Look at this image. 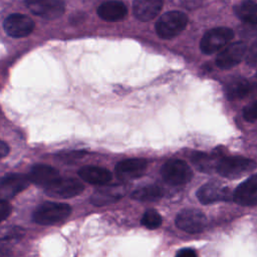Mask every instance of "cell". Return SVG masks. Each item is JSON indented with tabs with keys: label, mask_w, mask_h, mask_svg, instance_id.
Instances as JSON below:
<instances>
[{
	"label": "cell",
	"mask_w": 257,
	"mask_h": 257,
	"mask_svg": "<svg viewBox=\"0 0 257 257\" xmlns=\"http://www.w3.org/2000/svg\"><path fill=\"white\" fill-rule=\"evenodd\" d=\"M219 161L216 162V156L208 155L205 153H195L192 156V163L195 165V167L202 172L209 173L213 170V168L217 167Z\"/></svg>",
	"instance_id": "603a6c76"
},
{
	"label": "cell",
	"mask_w": 257,
	"mask_h": 257,
	"mask_svg": "<svg viewBox=\"0 0 257 257\" xmlns=\"http://www.w3.org/2000/svg\"><path fill=\"white\" fill-rule=\"evenodd\" d=\"M125 191V188L121 185L101 187L93 192L90 202L94 206H105L120 200L124 196Z\"/></svg>",
	"instance_id": "9a60e30c"
},
{
	"label": "cell",
	"mask_w": 257,
	"mask_h": 257,
	"mask_svg": "<svg viewBox=\"0 0 257 257\" xmlns=\"http://www.w3.org/2000/svg\"><path fill=\"white\" fill-rule=\"evenodd\" d=\"M243 117L249 122L257 120V100L249 103L243 108Z\"/></svg>",
	"instance_id": "d4e9b609"
},
{
	"label": "cell",
	"mask_w": 257,
	"mask_h": 257,
	"mask_svg": "<svg viewBox=\"0 0 257 257\" xmlns=\"http://www.w3.org/2000/svg\"><path fill=\"white\" fill-rule=\"evenodd\" d=\"M0 153H1V158H4L9 154V147L5 142H1Z\"/></svg>",
	"instance_id": "83f0119b"
},
{
	"label": "cell",
	"mask_w": 257,
	"mask_h": 257,
	"mask_svg": "<svg viewBox=\"0 0 257 257\" xmlns=\"http://www.w3.org/2000/svg\"><path fill=\"white\" fill-rule=\"evenodd\" d=\"M71 213V207L65 203L45 202L39 205L32 214L33 221L40 225H53L66 219Z\"/></svg>",
	"instance_id": "7a4b0ae2"
},
{
	"label": "cell",
	"mask_w": 257,
	"mask_h": 257,
	"mask_svg": "<svg viewBox=\"0 0 257 257\" xmlns=\"http://www.w3.org/2000/svg\"><path fill=\"white\" fill-rule=\"evenodd\" d=\"M257 164L254 160L245 157L234 156L221 158L217 164V173L227 179H238L256 169Z\"/></svg>",
	"instance_id": "6da1fadb"
},
{
	"label": "cell",
	"mask_w": 257,
	"mask_h": 257,
	"mask_svg": "<svg viewBox=\"0 0 257 257\" xmlns=\"http://www.w3.org/2000/svg\"><path fill=\"white\" fill-rule=\"evenodd\" d=\"M127 9L120 1H106L97 8L98 16L105 21H119L125 17Z\"/></svg>",
	"instance_id": "d6986e66"
},
{
	"label": "cell",
	"mask_w": 257,
	"mask_h": 257,
	"mask_svg": "<svg viewBox=\"0 0 257 257\" xmlns=\"http://www.w3.org/2000/svg\"><path fill=\"white\" fill-rule=\"evenodd\" d=\"M161 175L165 182L173 186H181L189 183L193 178V172L185 161L172 159L161 168Z\"/></svg>",
	"instance_id": "277c9868"
},
{
	"label": "cell",
	"mask_w": 257,
	"mask_h": 257,
	"mask_svg": "<svg viewBox=\"0 0 257 257\" xmlns=\"http://www.w3.org/2000/svg\"><path fill=\"white\" fill-rule=\"evenodd\" d=\"M11 214V206L8 203L7 200H3L1 199L0 201V217H1V221L6 220L9 215Z\"/></svg>",
	"instance_id": "484cf974"
},
{
	"label": "cell",
	"mask_w": 257,
	"mask_h": 257,
	"mask_svg": "<svg viewBox=\"0 0 257 257\" xmlns=\"http://www.w3.org/2000/svg\"><path fill=\"white\" fill-rule=\"evenodd\" d=\"M30 181L27 176L18 173L6 174L0 182V196L3 200H9L26 189Z\"/></svg>",
	"instance_id": "7c38bea8"
},
{
	"label": "cell",
	"mask_w": 257,
	"mask_h": 257,
	"mask_svg": "<svg viewBox=\"0 0 257 257\" xmlns=\"http://www.w3.org/2000/svg\"><path fill=\"white\" fill-rule=\"evenodd\" d=\"M233 200L241 206L257 205V174L249 177L235 189Z\"/></svg>",
	"instance_id": "5bb4252c"
},
{
	"label": "cell",
	"mask_w": 257,
	"mask_h": 257,
	"mask_svg": "<svg viewBox=\"0 0 257 257\" xmlns=\"http://www.w3.org/2000/svg\"><path fill=\"white\" fill-rule=\"evenodd\" d=\"M141 223L148 229H157L162 224V217L156 210L149 209L144 213Z\"/></svg>",
	"instance_id": "cb8c5ba5"
},
{
	"label": "cell",
	"mask_w": 257,
	"mask_h": 257,
	"mask_svg": "<svg viewBox=\"0 0 257 257\" xmlns=\"http://www.w3.org/2000/svg\"><path fill=\"white\" fill-rule=\"evenodd\" d=\"M24 2L33 14L48 20L60 17L65 9L63 0H24Z\"/></svg>",
	"instance_id": "ba28073f"
},
{
	"label": "cell",
	"mask_w": 257,
	"mask_h": 257,
	"mask_svg": "<svg viewBox=\"0 0 257 257\" xmlns=\"http://www.w3.org/2000/svg\"><path fill=\"white\" fill-rule=\"evenodd\" d=\"M188 17L181 11H170L163 14L156 23V31L163 39H172L187 26Z\"/></svg>",
	"instance_id": "3957f363"
},
{
	"label": "cell",
	"mask_w": 257,
	"mask_h": 257,
	"mask_svg": "<svg viewBox=\"0 0 257 257\" xmlns=\"http://www.w3.org/2000/svg\"><path fill=\"white\" fill-rule=\"evenodd\" d=\"M197 198L204 204H212L220 201H229L233 198V194L229 188L223 186L218 182H209L203 185L197 191Z\"/></svg>",
	"instance_id": "30bf717a"
},
{
	"label": "cell",
	"mask_w": 257,
	"mask_h": 257,
	"mask_svg": "<svg viewBox=\"0 0 257 257\" xmlns=\"http://www.w3.org/2000/svg\"><path fill=\"white\" fill-rule=\"evenodd\" d=\"M27 177L34 185L45 188L59 178V172L51 166L38 164L30 169Z\"/></svg>",
	"instance_id": "2e32d148"
},
{
	"label": "cell",
	"mask_w": 257,
	"mask_h": 257,
	"mask_svg": "<svg viewBox=\"0 0 257 257\" xmlns=\"http://www.w3.org/2000/svg\"><path fill=\"white\" fill-rule=\"evenodd\" d=\"M246 44L243 41L233 42L225 46L216 57V64L221 69H229L239 64L246 53Z\"/></svg>",
	"instance_id": "9c48e42d"
},
{
	"label": "cell",
	"mask_w": 257,
	"mask_h": 257,
	"mask_svg": "<svg viewBox=\"0 0 257 257\" xmlns=\"http://www.w3.org/2000/svg\"><path fill=\"white\" fill-rule=\"evenodd\" d=\"M163 3L164 0H134V14L141 21H150L159 14Z\"/></svg>",
	"instance_id": "e0dca14e"
},
{
	"label": "cell",
	"mask_w": 257,
	"mask_h": 257,
	"mask_svg": "<svg viewBox=\"0 0 257 257\" xmlns=\"http://www.w3.org/2000/svg\"><path fill=\"white\" fill-rule=\"evenodd\" d=\"M176 225L179 229L190 233H201L207 226V218L203 212L197 209H184L176 217Z\"/></svg>",
	"instance_id": "52a82bcc"
},
{
	"label": "cell",
	"mask_w": 257,
	"mask_h": 257,
	"mask_svg": "<svg viewBox=\"0 0 257 257\" xmlns=\"http://www.w3.org/2000/svg\"><path fill=\"white\" fill-rule=\"evenodd\" d=\"M164 195V191L162 188L156 185H149L145 187H141L135 190L131 197L137 201L142 202H155L160 200Z\"/></svg>",
	"instance_id": "7402d4cb"
},
{
	"label": "cell",
	"mask_w": 257,
	"mask_h": 257,
	"mask_svg": "<svg viewBox=\"0 0 257 257\" xmlns=\"http://www.w3.org/2000/svg\"><path fill=\"white\" fill-rule=\"evenodd\" d=\"M3 27L5 32L14 38L25 37L34 29L33 20L23 14H11L4 20Z\"/></svg>",
	"instance_id": "8fae6325"
},
{
	"label": "cell",
	"mask_w": 257,
	"mask_h": 257,
	"mask_svg": "<svg viewBox=\"0 0 257 257\" xmlns=\"http://www.w3.org/2000/svg\"><path fill=\"white\" fill-rule=\"evenodd\" d=\"M234 37V32L228 27H216L208 30L200 41V48L205 54H213L224 48Z\"/></svg>",
	"instance_id": "5b68a950"
},
{
	"label": "cell",
	"mask_w": 257,
	"mask_h": 257,
	"mask_svg": "<svg viewBox=\"0 0 257 257\" xmlns=\"http://www.w3.org/2000/svg\"><path fill=\"white\" fill-rule=\"evenodd\" d=\"M78 176L84 182L91 185H104L111 181V173L101 167L97 166H83L78 170Z\"/></svg>",
	"instance_id": "ac0fdd59"
},
{
	"label": "cell",
	"mask_w": 257,
	"mask_h": 257,
	"mask_svg": "<svg viewBox=\"0 0 257 257\" xmlns=\"http://www.w3.org/2000/svg\"><path fill=\"white\" fill-rule=\"evenodd\" d=\"M176 255L178 257H196L197 253L193 249L186 248V249H181L180 251H178Z\"/></svg>",
	"instance_id": "4316f807"
},
{
	"label": "cell",
	"mask_w": 257,
	"mask_h": 257,
	"mask_svg": "<svg viewBox=\"0 0 257 257\" xmlns=\"http://www.w3.org/2000/svg\"><path fill=\"white\" fill-rule=\"evenodd\" d=\"M250 90L251 85L249 81L240 76L230 78L224 86L225 94L230 100L243 98L250 92Z\"/></svg>",
	"instance_id": "ffe728a7"
},
{
	"label": "cell",
	"mask_w": 257,
	"mask_h": 257,
	"mask_svg": "<svg viewBox=\"0 0 257 257\" xmlns=\"http://www.w3.org/2000/svg\"><path fill=\"white\" fill-rule=\"evenodd\" d=\"M148 167V162L145 159L134 158L120 161L115 166V174L121 181L134 180L142 177Z\"/></svg>",
	"instance_id": "4fadbf2b"
},
{
	"label": "cell",
	"mask_w": 257,
	"mask_h": 257,
	"mask_svg": "<svg viewBox=\"0 0 257 257\" xmlns=\"http://www.w3.org/2000/svg\"><path fill=\"white\" fill-rule=\"evenodd\" d=\"M84 189L82 183L74 178H58L44 188L45 194L52 198L67 199L79 195Z\"/></svg>",
	"instance_id": "8992f818"
},
{
	"label": "cell",
	"mask_w": 257,
	"mask_h": 257,
	"mask_svg": "<svg viewBox=\"0 0 257 257\" xmlns=\"http://www.w3.org/2000/svg\"><path fill=\"white\" fill-rule=\"evenodd\" d=\"M235 15L245 23L257 24V3L253 0H243L234 6Z\"/></svg>",
	"instance_id": "44dd1931"
}]
</instances>
